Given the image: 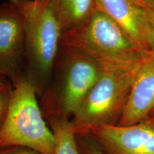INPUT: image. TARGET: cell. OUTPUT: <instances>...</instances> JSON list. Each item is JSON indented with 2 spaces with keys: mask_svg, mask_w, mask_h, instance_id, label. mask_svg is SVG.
I'll return each instance as SVG.
<instances>
[{
  "mask_svg": "<svg viewBox=\"0 0 154 154\" xmlns=\"http://www.w3.org/2000/svg\"><path fill=\"white\" fill-rule=\"evenodd\" d=\"M10 1L24 23V75L35 88L38 98L49 82L61 46L60 21L51 0Z\"/></svg>",
  "mask_w": 154,
  "mask_h": 154,
  "instance_id": "6da1fadb",
  "label": "cell"
},
{
  "mask_svg": "<svg viewBox=\"0 0 154 154\" xmlns=\"http://www.w3.org/2000/svg\"><path fill=\"white\" fill-rule=\"evenodd\" d=\"M103 70L99 61L74 48L61 45L52 73L38 98L45 119H71Z\"/></svg>",
  "mask_w": 154,
  "mask_h": 154,
  "instance_id": "7a4b0ae2",
  "label": "cell"
},
{
  "mask_svg": "<svg viewBox=\"0 0 154 154\" xmlns=\"http://www.w3.org/2000/svg\"><path fill=\"white\" fill-rule=\"evenodd\" d=\"M61 45L79 50L102 66L131 71L137 70L149 56L118 24L96 8L84 24L63 32Z\"/></svg>",
  "mask_w": 154,
  "mask_h": 154,
  "instance_id": "3957f363",
  "label": "cell"
},
{
  "mask_svg": "<svg viewBox=\"0 0 154 154\" xmlns=\"http://www.w3.org/2000/svg\"><path fill=\"white\" fill-rule=\"evenodd\" d=\"M19 146L54 154V136L44 118L37 93L24 74L13 86L8 110L0 128V147Z\"/></svg>",
  "mask_w": 154,
  "mask_h": 154,
  "instance_id": "277c9868",
  "label": "cell"
},
{
  "mask_svg": "<svg viewBox=\"0 0 154 154\" xmlns=\"http://www.w3.org/2000/svg\"><path fill=\"white\" fill-rule=\"evenodd\" d=\"M136 71L103 66L98 80L70 119L76 135L88 134L94 128L119 124Z\"/></svg>",
  "mask_w": 154,
  "mask_h": 154,
  "instance_id": "5b68a950",
  "label": "cell"
},
{
  "mask_svg": "<svg viewBox=\"0 0 154 154\" xmlns=\"http://www.w3.org/2000/svg\"><path fill=\"white\" fill-rule=\"evenodd\" d=\"M24 53L22 15L9 0L0 4V73L12 86L24 74Z\"/></svg>",
  "mask_w": 154,
  "mask_h": 154,
  "instance_id": "8992f818",
  "label": "cell"
},
{
  "mask_svg": "<svg viewBox=\"0 0 154 154\" xmlns=\"http://www.w3.org/2000/svg\"><path fill=\"white\" fill-rule=\"evenodd\" d=\"M88 134L105 154H154V125L148 121L131 126L99 127Z\"/></svg>",
  "mask_w": 154,
  "mask_h": 154,
  "instance_id": "52a82bcc",
  "label": "cell"
},
{
  "mask_svg": "<svg viewBox=\"0 0 154 154\" xmlns=\"http://www.w3.org/2000/svg\"><path fill=\"white\" fill-rule=\"evenodd\" d=\"M154 110V58L140 63L133 82L126 106L119 124L131 126L147 120Z\"/></svg>",
  "mask_w": 154,
  "mask_h": 154,
  "instance_id": "ba28073f",
  "label": "cell"
},
{
  "mask_svg": "<svg viewBox=\"0 0 154 154\" xmlns=\"http://www.w3.org/2000/svg\"><path fill=\"white\" fill-rule=\"evenodd\" d=\"M95 8L118 24L149 53L146 45V9L140 0H95Z\"/></svg>",
  "mask_w": 154,
  "mask_h": 154,
  "instance_id": "9c48e42d",
  "label": "cell"
},
{
  "mask_svg": "<svg viewBox=\"0 0 154 154\" xmlns=\"http://www.w3.org/2000/svg\"><path fill=\"white\" fill-rule=\"evenodd\" d=\"M63 33L84 24L95 10V0H51Z\"/></svg>",
  "mask_w": 154,
  "mask_h": 154,
  "instance_id": "30bf717a",
  "label": "cell"
},
{
  "mask_svg": "<svg viewBox=\"0 0 154 154\" xmlns=\"http://www.w3.org/2000/svg\"><path fill=\"white\" fill-rule=\"evenodd\" d=\"M46 120L54 136V154H80L70 119L50 117Z\"/></svg>",
  "mask_w": 154,
  "mask_h": 154,
  "instance_id": "8fae6325",
  "label": "cell"
},
{
  "mask_svg": "<svg viewBox=\"0 0 154 154\" xmlns=\"http://www.w3.org/2000/svg\"><path fill=\"white\" fill-rule=\"evenodd\" d=\"M12 88V84L9 79L4 76L0 78V128L5 120Z\"/></svg>",
  "mask_w": 154,
  "mask_h": 154,
  "instance_id": "7c38bea8",
  "label": "cell"
},
{
  "mask_svg": "<svg viewBox=\"0 0 154 154\" xmlns=\"http://www.w3.org/2000/svg\"><path fill=\"white\" fill-rule=\"evenodd\" d=\"M80 154H105L97 141L89 134L76 135Z\"/></svg>",
  "mask_w": 154,
  "mask_h": 154,
  "instance_id": "4fadbf2b",
  "label": "cell"
},
{
  "mask_svg": "<svg viewBox=\"0 0 154 154\" xmlns=\"http://www.w3.org/2000/svg\"><path fill=\"white\" fill-rule=\"evenodd\" d=\"M147 14L146 45L149 55L154 58V7L145 5Z\"/></svg>",
  "mask_w": 154,
  "mask_h": 154,
  "instance_id": "5bb4252c",
  "label": "cell"
},
{
  "mask_svg": "<svg viewBox=\"0 0 154 154\" xmlns=\"http://www.w3.org/2000/svg\"><path fill=\"white\" fill-rule=\"evenodd\" d=\"M0 154H41L34 150L19 146L0 147Z\"/></svg>",
  "mask_w": 154,
  "mask_h": 154,
  "instance_id": "9a60e30c",
  "label": "cell"
},
{
  "mask_svg": "<svg viewBox=\"0 0 154 154\" xmlns=\"http://www.w3.org/2000/svg\"><path fill=\"white\" fill-rule=\"evenodd\" d=\"M143 5L154 7V0H140Z\"/></svg>",
  "mask_w": 154,
  "mask_h": 154,
  "instance_id": "2e32d148",
  "label": "cell"
},
{
  "mask_svg": "<svg viewBox=\"0 0 154 154\" xmlns=\"http://www.w3.org/2000/svg\"><path fill=\"white\" fill-rule=\"evenodd\" d=\"M146 121H149L150 123H151L152 124L154 125V115H153V116H149V119H148L147 120H146Z\"/></svg>",
  "mask_w": 154,
  "mask_h": 154,
  "instance_id": "e0dca14e",
  "label": "cell"
},
{
  "mask_svg": "<svg viewBox=\"0 0 154 154\" xmlns=\"http://www.w3.org/2000/svg\"><path fill=\"white\" fill-rule=\"evenodd\" d=\"M153 115H154V110L153 111V112H152V113H151V115H150L149 116H153Z\"/></svg>",
  "mask_w": 154,
  "mask_h": 154,
  "instance_id": "ac0fdd59",
  "label": "cell"
},
{
  "mask_svg": "<svg viewBox=\"0 0 154 154\" xmlns=\"http://www.w3.org/2000/svg\"><path fill=\"white\" fill-rule=\"evenodd\" d=\"M1 77H2V74H1V73H0V78H1Z\"/></svg>",
  "mask_w": 154,
  "mask_h": 154,
  "instance_id": "d6986e66",
  "label": "cell"
}]
</instances>
